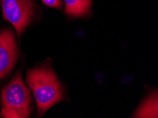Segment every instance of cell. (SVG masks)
I'll list each match as a JSON object with an SVG mask.
<instances>
[{"label":"cell","mask_w":158,"mask_h":118,"mask_svg":"<svg viewBox=\"0 0 158 118\" xmlns=\"http://www.w3.org/2000/svg\"><path fill=\"white\" fill-rule=\"evenodd\" d=\"M26 83L35 98L38 116L64 99L60 81L53 69L46 65L29 69L26 73Z\"/></svg>","instance_id":"1"},{"label":"cell","mask_w":158,"mask_h":118,"mask_svg":"<svg viewBox=\"0 0 158 118\" xmlns=\"http://www.w3.org/2000/svg\"><path fill=\"white\" fill-rule=\"evenodd\" d=\"M31 94L19 71L2 88L1 112L3 118H28L32 112Z\"/></svg>","instance_id":"2"},{"label":"cell","mask_w":158,"mask_h":118,"mask_svg":"<svg viewBox=\"0 0 158 118\" xmlns=\"http://www.w3.org/2000/svg\"><path fill=\"white\" fill-rule=\"evenodd\" d=\"M0 3L4 19L10 23L21 36L35 18L34 0H0Z\"/></svg>","instance_id":"3"},{"label":"cell","mask_w":158,"mask_h":118,"mask_svg":"<svg viewBox=\"0 0 158 118\" xmlns=\"http://www.w3.org/2000/svg\"><path fill=\"white\" fill-rule=\"evenodd\" d=\"M15 34L10 29L0 31V80L10 73L19 59Z\"/></svg>","instance_id":"4"},{"label":"cell","mask_w":158,"mask_h":118,"mask_svg":"<svg viewBox=\"0 0 158 118\" xmlns=\"http://www.w3.org/2000/svg\"><path fill=\"white\" fill-rule=\"evenodd\" d=\"M64 12L73 18H85L91 14L92 0H64Z\"/></svg>","instance_id":"5"},{"label":"cell","mask_w":158,"mask_h":118,"mask_svg":"<svg viewBox=\"0 0 158 118\" xmlns=\"http://www.w3.org/2000/svg\"><path fill=\"white\" fill-rule=\"evenodd\" d=\"M134 117H157V92L148 97L134 114Z\"/></svg>","instance_id":"6"},{"label":"cell","mask_w":158,"mask_h":118,"mask_svg":"<svg viewBox=\"0 0 158 118\" xmlns=\"http://www.w3.org/2000/svg\"><path fill=\"white\" fill-rule=\"evenodd\" d=\"M45 5L55 9H61L63 5L62 0H41Z\"/></svg>","instance_id":"7"}]
</instances>
